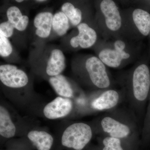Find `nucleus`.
I'll use <instances>...</instances> for the list:
<instances>
[{"label":"nucleus","instance_id":"obj_1","mask_svg":"<svg viewBox=\"0 0 150 150\" xmlns=\"http://www.w3.org/2000/svg\"><path fill=\"white\" fill-rule=\"evenodd\" d=\"M138 42L123 37L108 40L99 38L93 48L106 67L120 69L137 62L140 54Z\"/></svg>","mask_w":150,"mask_h":150},{"label":"nucleus","instance_id":"obj_2","mask_svg":"<svg viewBox=\"0 0 150 150\" xmlns=\"http://www.w3.org/2000/svg\"><path fill=\"white\" fill-rule=\"evenodd\" d=\"M96 14L94 21L100 35L105 40L121 36L122 18L121 10L112 0L95 2Z\"/></svg>","mask_w":150,"mask_h":150},{"label":"nucleus","instance_id":"obj_3","mask_svg":"<svg viewBox=\"0 0 150 150\" xmlns=\"http://www.w3.org/2000/svg\"><path fill=\"white\" fill-rule=\"evenodd\" d=\"M122 18L121 36L128 40L139 42L149 35L150 13L135 7L121 10Z\"/></svg>","mask_w":150,"mask_h":150},{"label":"nucleus","instance_id":"obj_4","mask_svg":"<svg viewBox=\"0 0 150 150\" xmlns=\"http://www.w3.org/2000/svg\"><path fill=\"white\" fill-rule=\"evenodd\" d=\"M77 74L86 77L96 88L105 89L110 87L111 81L107 67L96 56H79L73 62Z\"/></svg>","mask_w":150,"mask_h":150},{"label":"nucleus","instance_id":"obj_5","mask_svg":"<svg viewBox=\"0 0 150 150\" xmlns=\"http://www.w3.org/2000/svg\"><path fill=\"white\" fill-rule=\"evenodd\" d=\"M127 86L136 100L143 102L146 99L150 88L149 67L143 61H138L128 72Z\"/></svg>","mask_w":150,"mask_h":150},{"label":"nucleus","instance_id":"obj_6","mask_svg":"<svg viewBox=\"0 0 150 150\" xmlns=\"http://www.w3.org/2000/svg\"><path fill=\"white\" fill-rule=\"evenodd\" d=\"M91 128L83 123H74L67 127L62 138L64 146L74 150H83L92 138Z\"/></svg>","mask_w":150,"mask_h":150},{"label":"nucleus","instance_id":"obj_7","mask_svg":"<svg viewBox=\"0 0 150 150\" xmlns=\"http://www.w3.org/2000/svg\"><path fill=\"white\" fill-rule=\"evenodd\" d=\"M77 34L70 39L69 43L74 49H87L93 47L99 39V33L95 25L82 22L76 27Z\"/></svg>","mask_w":150,"mask_h":150},{"label":"nucleus","instance_id":"obj_8","mask_svg":"<svg viewBox=\"0 0 150 150\" xmlns=\"http://www.w3.org/2000/svg\"><path fill=\"white\" fill-rule=\"evenodd\" d=\"M0 80L4 85L13 88L24 87L29 81L25 72L10 64L0 66Z\"/></svg>","mask_w":150,"mask_h":150},{"label":"nucleus","instance_id":"obj_9","mask_svg":"<svg viewBox=\"0 0 150 150\" xmlns=\"http://www.w3.org/2000/svg\"><path fill=\"white\" fill-rule=\"evenodd\" d=\"M77 4L67 2L62 5V11L69 18L71 25L77 27L81 23H88L95 25L94 19L92 18L89 12L88 6H87L82 3Z\"/></svg>","mask_w":150,"mask_h":150},{"label":"nucleus","instance_id":"obj_10","mask_svg":"<svg viewBox=\"0 0 150 150\" xmlns=\"http://www.w3.org/2000/svg\"><path fill=\"white\" fill-rule=\"evenodd\" d=\"M72 108V101L71 99L58 97L46 105L43 109V113L48 119H58L69 115Z\"/></svg>","mask_w":150,"mask_h":150},{"label":"nucleus","instance_id":"obj_11","mask_svg":"<svg viewBox=\"0 0 150 150\" xmlns=\"http://www.w3.org/2000/svg\"><path fill=\"white\" fill-rule=\"evenodd\" d=\"M101 126L103 131L108 134L109 137L121 140L126 139L131 134L129 126L110 116L103 118Z\"/></svg>","mask_w":150,"mask_h":150},{"label":"nucleus","instance_id":"obj_12","mask_svg":"<svg viewBox=\"0 0 150 150\" xmlns=\"http://www.w3.org/2000/svg\"><path fill=\"white\" fill-rule=\"evenodd\" d=\"M66 66V58L63 51L59 48L52 49L46 63V74L50 77L60 75Z\"/></svg>","mask_w":150,"mask_h":150},{"label":"nucleus","instance_id":"obj_13","mask_svg":"<svg viewBox=\"0 0 150 150\" xmlns=\"http://www.w3.org/2000/svg\"><path fill=\"white\" fill-rule=\"evenodd\" d=\"M54 15L50 12H41L37 14L33 20L35 33L38 37L46 38L49 37L52 29Z\"/></svg>","mask_w":150,"mask_h":150},{"label":"nucleus","instance_id":"obj_14","mask_svg":"<svg viewBox=\"0 0 150 150\" xmlns=\"http://www.w3.org/2000/svg\"><path fill=\"white\" fill-rule=\"evenodd\" d=\"M120 95L118 92L113 89H108L94 100L91 106L98 110H108L116 106L119 102Z\"/></svg>","mask_w":150,"mask_h":150},{"label":"nucleus","instance_id":"obj_15","mask_svg":"<svg viewBox=\"0 0 150 150\" xmlns=\"http://www.w3.org/2000/svg\"><path fill=\"white\" fill-rule=\"evenodd\" d=\"M49 82L55 92L60 96L69 98L73 96L72 88L64 76L60 74L51 77Z\"/></svg>","mask_w":150,"mask_h":150},{"label":"nucleus","instance_id":"obj_16","mask_svg":"<svg viewBox=\"0 0 150 150\" xmlns=\"http://www.w3.org/2000/svg\"><path fill=\"white\" fill-rule=\"evenodd\" d=\"M28 137L38 150H50L54 142L52 136L45 131H30Z\"/></svg>","mask_w":150,"mask_h":150},{"label":"nucleus","instance_id":"obj_17","mask_svg":"<svg viewBox=\"0 0 150 150\" xmlns=\"http://www.w3.org/2000/svg\"><path fill=\"white\" fill-rule=\"evenodd\" d=\"M16 128L12 121L10 115L4 106H0V134L6 138L14 137Z\"/></svg>","mask_w":150,"mask_h":150},{"label":"nucleus","instance_id":"obj_18","mask_svg":"<svg viewBox=\"0 0 150 150\" xmlns=\"http://www.w3.org/2000/svg\"><path fill=\"white\" fill-rule=\"evenodd\" d=\"M99 148L100 150H137V148L124 141L110 137H105Z\"/></svg>","mask_w":150,"mask_h":150},{"label":"nucleus","instance_id":"obj_19","mask_svg":"<svg viewBox=\"0 0 150 150\" xmlns=\"http://www.w3.org/2000/svg\"><path fill=\"white\" fill-rule=\"evenodd\" d=\"M70 23L69 18L63 12L59 11L54 15L52 29L59 36L65 35L69 29Z\"/></svg>","mask_w":150,"mask_h":150},{"label":"nucleus","instance_id":"obj_20","mask_svg":"<svg viewBox=\"0 0 150 150\" xmlns=\"http://www.w3.org/2000/svg\"><path fill=\"white\" fill-rule=\"evenodd\" d=\"M23 16L20 8L16 6H11L7 10L8 21L13 24L15 27L21 21Z\"/></svg>","mask_w":150,"mask_h":150},{"label":"nucleus","instance_id":"obj_21","mask_svg":"<svg viewBox=\"0 0 150 150\" xmlns=\"http://www.w3.org/2000/svg\"><path fill=\"white\" fill-rule=\"evenodd\" d=\"M13 51V48L8 38L0 33V56L6 58L10 56Z\"/></svg>","mask_w":150,"mask_h":150},{"label":"nucleus","instance_id":"obj_22","mask_svg":"<svg viewBox=\"0 0 150 150\" xmlns=\"http://www.w3.org/2000/svg\"><path fill=\"white\" fill-rule=\"evenodd\" d=\"M15 29L14 25L8 21L3 22L0 24V33L7 38H9L13 35Z\"/></svg>","mask_w":150,"mask_h":150},{"label":"nucleus","instance_id":"obj_23","mask_svg":"<svg viewBox=\"0 0 150 150\" xmlns=\"http://www.w3.org/2000/svg\"><path fill=\"white\" fill-rule=\"evenodd\" d=\"M29 19L28 17L26 15H23L19 23L16 25L15 28L19 31H23L26 29L28 23Z\"/></svg>","mask_w":150,"mask_h":150},{"label":"nucleus","instance_id":"obj_24","mask_svg":"<svg viewBox=\"0 0 150 150\" xmlns=\"http://www.w3.org/2000/svg\"><path fill=\"white\" fill-rule=\"evenodd\" d=\"M35 1L38 3H43L45 2L46 1H45V0H38V1Z\"/></svg>","mask_w":150,"mask_h":150},{"label":"nucleus","instance_id":"obj_25","mask_svg":"<svg viewBox=\"0 0 150 150\" xmlns=\"http://www.w3.org/2000/svg\"><path fill=\"white\" fill-rule=\"evenodd\" d=\"M144 2L145 3H146V4H147L149 5H150V1H144Z\"/></svg>","mask_w":150,"mask_h":150},{"label":"nucleus","instance_id":"obj_26","mask_svg":"<svg viewBox=\"0 0 150 150\" xmlns=\"http://www.w3.org/2000/svg\"><path fill=\"white\" fill-rule=\"evenodd\" d=\"M16 1L18 3H22L23 1H21V0H18V1Z\"/></svg>","mask_w":150,"mask_h":150},{"label":"nucleus","instance_id":"obj_27","mask_svg":"<svg viewBox=\"0 0 150 150\" xmlns=\"http://www.w3.org/2000/svg\"><path fill=\"white\" fill-rule=\"evenodd\" d=\"M97 150H100V148L99 149H97Z\"/></svg>","mask_w":150,"mask_h":150},{"label":"nucleus","instance_id":"obj_28","mask_svg":"<svg viewBox=\"0 0 150 150\" xmlns=\"http://www.w3.org/2000/svg\"><path fill=\"white\" fill-rule=\"evenodd\" d=\"M149 35H150V31Z\"/></svg>","mask_w":150,"mask_h":150}]
</instances>
